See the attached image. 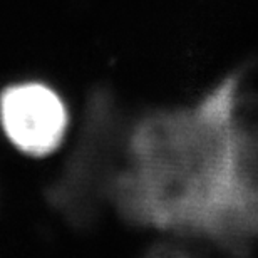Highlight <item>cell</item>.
<instances>
[{
  "label": "cell",
  "mask_w": 258,
  "mask_h": 258,
  "mask_svg": "<svg viewBox=\"0 0 258 258\" xmlns=\"http://www.w3.org/2000/svg\"><path fill=\"white\" fill-rule=\"evenodd\" d=\"M231 87L226 82L198 109L151 122L138 136L134 198L154 223L220 230L245 216L258 220L256 191L240 173Z\"/></svg>",
  "instance_id": "obj_1"
},
{
  "label": "cell",
  "mask_w": 258,
  "mask_h": 258,
  "mask_svg": "<svg viewBox=\"0 0 258 258\" xmlns=\"http://www.w3.org/2000/svg\"><path fill=\"white\" fill-rule=\"evenodd\" d=\"M0 121L19 149L42 156L59 146L67 114L62 101L49 87L22 84L9 87L0 97Z\"/></svg>",
  "instance_id": "obj_2"
}]
</instances>
